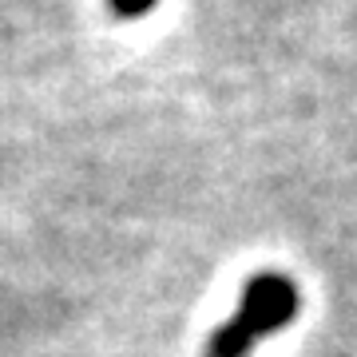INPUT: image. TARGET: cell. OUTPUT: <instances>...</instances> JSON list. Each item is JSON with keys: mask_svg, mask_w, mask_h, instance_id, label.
<instances>
[{"mask_svg": "<svg viewBox=\"0 0 357 357\" xmlns=\"http://www.w3.org/2000/svg\"><path fill=\"white\" fill-rule=\"evenodd\" d=\"M298 318V286L286 274L262 270L246 282L238 310L206 342V357H250L258 337L286 330Z\"/></svg>", "mask_w": 357, "mask_h": 357, "instance_id": "cell-1", "label": "cell"}, {"mask_svg": "<svg viewBox=\"0 0 357 357\" xmlns=\"http://www.w3.org/2000/svg\"><path fill=\"white\" fill-rule=\"evenodd\" d=\"M107 4H112V13L123 16V20L143 16V13H151V8H155V0H107Z\"/></svg>", "mask_w": 357, "mask_h": 357, "instance_id": "cell-2", "label": "cell"}]
</instances>
